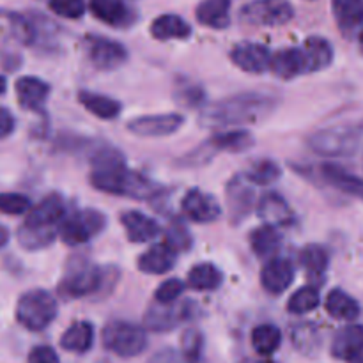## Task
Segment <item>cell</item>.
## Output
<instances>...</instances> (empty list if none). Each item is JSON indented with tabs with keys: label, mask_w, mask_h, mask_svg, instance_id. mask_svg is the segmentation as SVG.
I'll list each match as a JSON object with an SVG mask.
<instances>
[{
	"label": "cell",
	"mask_w": 363,
	"mask_h": 363,
	"mask_svg": "<svg viewBox=\"0 0 363 363\" xmlns=\"http://www.w3.org/2000/svg\"><path fill=\"white\" fill-rule=\"evenodd\" d=\"M279 106L275 96L262 92H241L206 106L201 123L206 128H229L255 124L272 116Z\"/></svg>",
	"instance_id": "obj_1"
},
{
	"label": "cell",
	"mask_w": 363,
	"mask_h": 363,
	"mask_svg": "<svg viewBox=\"0 0 363 363\" xmlns=\"http://www.w3.org/2000/svg\"><path fill=\"white\" fill-rule=\"evenodd\" d=\"M333 57H335V52H333L332 43L321 35H312L305 39L301 46H293V48L273 53L269 71L282 80H293L303 74L326 69L332 66Z\"/></svg>",
	"instance_id": "obj_2"
},
{
	"label": "cell",
	"mask_w": 363,
	"mask_h": 363,
	"mask_svg": "<svg viewBox=\"0 0 363 363\" xmlns=\"http://www.w3.org/2000/svg\"><path fill=\"white\" fill-rule=\"evenodd\" d=\"M89 181H91L92 188L103 191V194L119 195V197H128L133 199V201L155 199L162 190L155 181L147 179L142 174L133 172L126 165L105 170H92Z\"/></svg>",
	"instance_id": "obj_3"
},
{
	"label": "cell",
	"mask_w": 363,
	"mask_h": 363,
	"mask_svg": "<svg viewBox=\"0 0 363 363\" xmlns=\"http://www.w3.org/2000/svg\"><path fill=\"white\" fill-rule=\"evenodd\" d=\"M59 314L57 298L46 289H30L16 303V321L28 332H43Z\"/></svg>",
	"instance_id": "obj_4"
},
{
	"label": "cell",
	"mask_w": 363,
	"mask_h": 363,
	"mask_svg": "<svg viewBox=\"0 0 363 363\" xmlns=\"http://www.w3.org/2000/svg\"><path fill=\"white\" fill-rule=\"evenodd\" d=\"M363 131L358 126H330L314 131L307 144L315 155L328 158L353 156L362 144Z\"/></svg>",
	"instance_id": "obj_5"
},
{
	"label": "cell",
	"mask_w": 363,
	"mask_h": 363,
	"mask_svg": "<svg viewBox=\"0 0 363 363\" xmlns=\"http://www.w3.org/2000/svg\"><path fill=\"white\" fill-rule=\"evenodd\" d=\"M105 284V273L87 259H71L59 284V293L64 298L77 300L96 294Z\"/></svg>",
	"instance_id": "obj_6"
},
{
	"label": "cell",
	"mask_w": 363,
	"mask_h": 363,
	"mask_svg": "<svg viewBox=\"0 0 363 363\" xmlns=\"http://www.w3.org/2000/svg\"><path fill=\"white\" fill-rule=\"evenodd\" d=\"M103 347L121 358H133L147 347V333L142 326L126 321H112L103 328Z\"/></svg>",
	"instance_id": "obj_7"
},
{
	"label": "cell",
	"mask_w": 363,
	"mask_h": 363,
	"mask_svg": "<svg viewBox=\"0 0 363 363\" xmlns=\"http://www.w3.org/2000/svg\"><path fill=\"white\" fill-rule=\"evenodd\" d=\"M106 225V218L98 209H78L64 216L57 234L67 247H80L98 236Z\"/></svg>",
	"instance_id": "obj_8"
},
{
	"label": "cell",
	"mask_w": 363,
	"mask_h": 363,
	"mask_svg": "<svg viewBox=\"0 0 363 363\" xmlns=\"http://www.w3.org/2000/svg\"><path fill=\"white\" fill-rule=\"evenodd\" d=\"M289 0H252L240 11L241 21L255 27H280L293 20Z\"/></svg>",
	"instance_id": "obj_9"
},
{
	"label": "cell",
	"mask_w": 363,
	"mask_h": 363,
	"mask_svg": "<svg viewBox=\"0 0 363 363\" xmlns=\"http://www.w3.org/2000/svg\"><path fill=\"white\" fill-rule=\"evenodd\" d=\"M195 315V305L191 301H174V303H152L145 311V328L156 333H165L177 328L183 323L190 321Z\"/></svg>",
	"instance_id": "obj_10"
},
{
	"label": "cell",
	"mask_w": 363,
	"mask_h": 363,
	"mask_svg": "<svg viewBox=\"0 0 363 363\" xmlns=\"http://www.w3.org/2000/svg\"><path fill=\"white\" fill-rule=\"evenodd\" d=\"M225 208L229 222L240 225L255 208V188L243 174H236L225 186Z\"/></svg>",
	"instance_id": "obj_11"
},
{
	"label": "cell",
	"mask_w": 363,
	"mask_h": 363,
	"mask_svg": "<svg viewBox=\"0 0 363 363\" xmlns=\"http://www.w3.org/2000/svg\"><path fill=\"white\" fill-rule=\"evenodd\" d=\"M184 124V117L177 112L155 113V116L135 117L128 123V131L135 137L142 138H160L169 137L179 131Z\"/></svg>",
	"instance_id": "obj_12"
},
{
	"label": "cell",
	"mask_w": 363,
	"mask_h": 363,
	"mask_svg": "<svg viewBox=\"0 0 363 363\" xmlns=\"http://www.w3.org/2000/svg\"><path fill=\"white\" fill-rule=\"evenodd\" d=\"M272 57L273 53L269 52L268 46L261 45V43L243 41L238 43L230 50V60H233L234 66L250 74L268 73L269 67H272Z\"/></svg>",
	"instance_id": "obj_13"
},
{
	"label": "cell",
	"mask_w": 363,
	"mask_h": 363,
	"mask_svg": "<svg viewBox=\"0 0 363 363\" xmlns=\"http://www.w3.org/2000/svg\"><path fill=\"white\" fill-rule=\"evenodd\" d=\"M67 215L66 202L59 194H50L25 216L27 229H59V223Z\"/></svg>",
	"instance_id": "obj_14"
},
{
	"label": "cell",
	"mask_w": 363,
	"mask_h": 363,
	"mask_svg": "<svg viewBox=\"0 0 363 363\" xmlns=\"http://www.w3.org/2000/svg\"><path fill=\"white\" fill-rule=\"evenodd\" d=\"M181 209L191 222L197 223H211L222 216L220 202L211 194H206L199 188L184 194L183 201H181Z\"/></svg>",
	"instance_id": "obj_15"
},
{
	"label": "cell",
	"mask_w": 363,
	"mask_h": 363,
	"mask_svg": "<svg viewBox=\"0 0 363 363\" xmlns=\"http://www.w3.org/2000/svg\"><path fill=\"white\" fill-rule=\"evenodd\" d=\"M89 59L101 71H113L128 60V50L119 41L108 38L89 39Z\"/></svg>",
	"instance_id": "obj_16"
},
{
	"label": "cell",
	"mask_w": 363,
	"mask_h": 363,
	"mask_svg": "<svg viewBox=\"0 0 363 363\" xmlns=\"http://www.w3.org/2000/svg\"><path fill=\"white\" fill-rule=\"evenodd\" d=\"M294 280V266L289 259L272 257L261 269V286L269 294H282Z\"/></svg>",
	"instance_id": "obj_17"
},
{
	"label": "cell",
	"mask_w": 363,
	"mask_h": 363,
	"mask_svg": "<svg viewBox=\"0 0 363 363\" xmlns=\"http://www.w3.org/2000/svg\"><path fill=\"white\" fill-rule=\"evenodd\" d=\"M89 7L99 21L116 28L130 27L137 18L126 0H91Z\"/></svg>",
	"instance_id": "obj_18"
},
{
	"label": "cell",
	"mask_w": 363,
	"mask_h": 363,
	"mask_svg": "<svg viewBox=\"0 0 363 363\" xmlns=\"http://www.w3.org/2000/svg\"><path fill=\"white\" fill-rule=\"evenodd\" d=\"M35 39V28L30 21L14 11L0 9V41L32 45Z\"/></svg>",
	"instance_id": "obj_19"
},
{
	"label": "cell",
	"mask_w": 363,
	"mask_h": 363,
	"mask_svg": "<svg viewBox=\"0 0 363 363\" xmlns=\"http://www.w3.org/2000/svg\"><path fill=\"white\" fill-rule=\"evenodd\" d=\"M14 92L21 108L38 112L48 99L50 85L38 77H21L14 84Z\"/></svg>",
	"instance_id": "obj_20"
},
{
	"label": "cell",
	"mask_w": 363,
	"mask_h": 363,
	"mask_svg": "<svg viewBox=\"0 0 363 363\" xmlns=\"http://www.w3.org/2000/svg\"><path fill=\"white\" fill-rule=\"evenodd\" d=\"M177 252L167 243H156L138 257L137 266L145 275H165L176 266Z\"/></svg>",
	"instance_id": "obj_21"
},
{
	"label": "cell",
	"mask_w": 363,
	"mask_h": 363,
	"mask_svg": "<svg viewBox=\"0 0 363 363\" xmlns=\"http://www.w3.org/2000/svg\"><path fill=\"white\" fill-rule=\"evenodd\" d=\"M259 218L264 225H272L275 229L287 227L294 222V213L289 208L286 199L279 194H266L257 206Z\"/></svg>",
	"instance_id": "obj_22"
},
{
	"label": "cell",
	"mask_w": 363,
	"mask_h": 363,
	"mask_svg": "<svg viewBox=\"0 0 363 363\" xmlns=\"http://www.w3.org/2000/svg\"><path fill=\"white\" fill-rule=\"evenodd\" d=\"M126 236L131 243H147L160 234V225L151 216L140 211H126L121 215Z\"/></svg>",
	"instance_id": "obj_23"
},
{
	"label": "cell",
	"mask_w": 363,
	"mask_h": 363,
	"mask_svg": "<svg viewBox=\"0 0 363 363\" xmlns=\"http://www.w3.org/2000/svg\"><path fill=\"white\" fill-rule=\"evenodd\" d=\"M363 353V325H347L332 342L333 358L350 362Z\"/></svg>",
	"instance_id": "obj_24"
},
{
	"label": "cell",
	"mask_w": 363,
	"mask_h": 363,
	"mask_svg": "<svg viewBox=\"0 0 363 363\" xmlns=\"http://www.w3.org/2000/svg\"><path fill=\"white\" fill-rule=\"evenodd\" d=\"M332 11L344 34L363 30V0H332Z\"/></svg>",
	"instance_id": "obj_25"
},
{
	"label": "cell",
	"mask_w": 363,
	"mask_h": 363,
	"mask_svg": "<svg viewBox=\"0 0 363 363\" xmlns=\"http://www.w3.org/2000/svg\"><path fill=\"white\" fill-rule=\"evenodd\" d=\"M230 6L233 0H202L197 6L199 23L209 28H227L230 23Z\"/></svg>",
	"instance_id": "obj_26"
},
{
	"label": "cell",
	"mask_w": 363,
	"mask_h": 363,
	"mask_svg": "<svg viewBox=\"0 0 363 363\" xmlns=\"http://www.w3.org/2000/svg\"><path fill=\"white\" fill-rule=\"evenodd\" d=\"M321 176L325 177L326 183L330 186L337 188L339 191H344L347 195H353L363 201V179H360L354 174L347 172L342 167L332 165V163H326L321 167Z\"/></svg>",
	"instance_id": "obj_27"
},
{
	"label": "cell",
	"mask_w": 363,
	"mask_h": 363,
	"mask_svg": "<svg viewBox=\"0 0 363 363\" xmlns=\"http://www.w3.org/2000/svg\"><path fill=\"white\" fill-rule=\"evenodd\" d=\"M78 101L84 105V108L87 112H91L92 116L103 121L116 119V117H119L121 110H123V106H121V103L117 99L92 91L78 92Z\"/></svg>",
	"instance_id": "obj_28"
},
{
	"label": "cell",
	"mask_w": 363,
	"mask_h": 363,
	"mask_svg": "<svg viewBox=\"0 0 363 363\" xmlns=\"http://www.w3.org/2000/svg\"><path fill=\"white\" fill-rule=\"evenodd\" d=\"M325 307L326 312H328L333 319H337V321L351 323L354 321L362 312L360 303H358L351 294H347L346 291L342 289L330 291V294L326 296Z\"/></svg>",
	"instance_id": "obj_29"
},
{
	"label": "cell",
	"mask_w": 363,
	"mask_h": 363,
	"mask_svg": "<svg viewBox=\"0 0 363 363\" xmlns=\"http://www.w3.org/2000/svg\"><path fill=\"white\" fill-rule=\"evenodd\" d=\"M151 35L160 41L188 39L191 35V27L184 18L177 14H162L151 23Z\"/></svg>",
	"instance_id": "obj_30"
},
{
	"label": "cell",
	"mask_w": 363,
	"mask_h": 363,
	"mask_svg": "<svg viewBox=\"0 0 363 363\" xmlns=\"http://www.w3.org/2000/svg\"><path fill=\"white\" fill-rule=\"evenodd\" d=\"M94 344V328L89 321H78L60 337V347L69 353H87Z\"/></svg>",
	"instance_id": "obj_31"
},
{
	"label": "cell",
	"mask_w": 363,
	"mask_h": 363,
	"mask_svg": "<svg viewBox=\"0 0 363 363\" xmlns=\"http://www.w3.org/2000/svg\"><path fill=\"white\" fill-rule=\"evenodd\" d=\"M208 142L215 149V152H241L247 151V149H250L254 145V137H252V133L248 130L236 128V130L222 131V133L213 135V137L208 138Z\"/></svg>",
	"instance_id": "obj_32"
},
{
	"label": "cell",
	"mask_w": 363,
	"mask_h": 363,
	"mask_svg": "<svg viewBox=\"0 0 363 363\" xmlns=\"http://www.w3.org/2000/svg\"><path fill=\"white\" fill-rule=\"evenodd\" d=\"M282 238L279 229L272 225H261L250 233V247L254 254L261 259H272L280 248Z\"/></svg>",
	"instance_id": "obj_33"
},
{
	"label": "cell",
	"mask_w": 363,
	"mask_h": 363,
	"mask_svg": "<svg viewBox=\"0 0 363 363\" xmlns=\"http://www.w3.org/2000/svg\"><path fill=\"white\" fill-rule=\"evenodd\" d=\"M223 273L211 262L194 266L188 273L186 286L195 291H215L222 286Z\"/></svg>",
	"instance_id": "obj_34"
},
{
	"label": "cell",
	"mask_w": 363,
	"mask_h": 363,
	"mask_svg": "<svg viewBox=\"0 0 363 363\" xmlns=\"http://www.w3.org/2000/svg\"><path fill=\"white\" fill-rule=\"evenodd\" d=\"M282 333L275 325H259L252 332V347L261 357H269L279 350Z\"/></svg>",
	"instance_id": "obj_35"
},
{
	"label": "cell",
	"mask_w": 363,
	"mask_h": 363,
	"mask_svg": "<svg viewBox=\"0 0 363 363\" xmlns=\"http://www.w3.org/2000/svg\"><path fill=\"white\" fill-rule=\"evenodd\" d=\"M293 346L303 354H315L321 347V333L312 323H300L291 332Z\"/></svg>",
	"instance_id": "obj_36"
},
{
	"label": "cell",
	"mask_w": 363,
	"mask_h": 363,
	"mask_svg": "<svg viewBox=\"0 0 363 363\" xmlns=\"http://www.w3.org/2000/svg\"><path fill=\"white\" fill-rule=\"evenodd\" d=\"M300 262L311 277H323L328 269V250L321 245H307L300 254Z\"/></svg>",
	"instance_id": "obj_37"
},
{
	"label": "cell",
	"mask_w": 363,
	"mask_h": 363,
	"mask_svg": "<svg viewBox=\"0 0 363 363\" xmlns=\"http://www.w3.org/2000/svg\"><path fill=\"white\" fill-rule=\"evenodd\" d=\"M252 184H259V186H266V184H272L282 176V169H280L279 163H275L273 160H259L254 162L247 169V172L243 174Z\"/></svg>",
	"instance_id": "obj_38"
},
{
	"label": "cell",
	"mask_w": 363,
	"mask_h": 363,
	"mask_svg": "<svg viewBox=\"0 0 363 363\" xmlns=\"http://www.w3.org/2000/svg\"><path fill=\"white\" fill-rule=\"evenodd\" d=\"M57 238V229H27L21 225L18 229V243L25 250H43L52 245Z\"/></svg>",
	"instance_id": "obj_39"
},
{
	"label": "cell",
	"mask_w": 363,
	"mask_h": 363,
	"mask_svg": "<svg viewBox=\"0 0 363 363\" xmlns=\"http://www.w3.org/2000/svg\"><path fill=\"white\" fill-rule=\"evenodd\" d=\"M321 303V296H319V291L312 286L300 287L293 296L287 301V311L291 314H308L314 308L319 307Z\"/></svg>",
	"instance_id": "obj_40"
},
{
	"label": "cell",
	"mask_w": 363,
	"mask_h": 363,
	"mask_svg": "<svg viewBox=\"0 0 363 363\" xmlns=\"http://www.w3.org/2000/svg\"><path fill=\"white\" fill-rule=\"evenodd\" d=\"M174 99L186 108H199L206 103V92L194 82H179L174 91Z\"/></svg>",
	"instance_id": "obj_41"
},
{
	"label": "cell",
	"mask_w": 363,
	"mask_h": 363,
	"mask_svg": "<svg viewBox=\"0 0 363 363\" xmlns=\"http://www.w3.org/2000/svg\"><path fill=\"white\" fill-rule=\"evenodd\" d=\"M204 350V335L197 328H190L181 337V351L186 363H197Z\"/></svg>",
	"instance_id": "obj_42"
},
{
	"label": "cell",
	"mask_w": 363,
	"mask_h": 363,
	"mask_svg": "<svg viewBox=\"0 0 363 363\" xmlns=\"http://www.w3.org/2000/svg\"><path fill=\"white\" fill-rule=\"evenodd\" d=\"M32 209V202L27 195L14 194V191H6L0 194V213L9 216L27 215Z\"/></svg>",
	"instance_id": "obj_43"
},
{
	"label": "cell",
	"mask_w": 363,
	"mask_h": 363,
	"mask_svg": "<svg viewBox=\"0 0 363 363\" xmlns=\"http://www.w3.org/2000/svg\"><path fill=\"white\" fill-rule=\"evenodd\" d=\"M216 156L215 149L209 145V142H202L201 145H197L195 149H191L190 152L183 156V158L177 160V165L183 167V169H199V167H204L211 162Z\"/></svg>",
	"instance_id": "obj_44"
},
{
	"label": "cell",
	"mask_w": 363,
	"mask_h": 363,
	"mask_svg": "<svg viewBox=\"0 0 363 363\" xmlns=\"http://www.w3.org/2000/svg\"><path fill=\"white\" fill-rule=\"evenodd\" d=\"M165 243L169 245L174 252H177V254H179V252H188L191 248V243H194L191 234L188 233V229L184 227L183 222L170 223V227L165 233Z\"/></svg>",
	"instance_id": "obj_45"
},
{
	"label": "cell",
	"mask_w": 363,
	"mask_h": 363,
	"mask_svg": "<svg viewBox=\"0 0 363 363\" xmlns=\"http://www.w3.org/2000/svg\"><path fill=\"white\" fill-rule=\"evenodd\" d=\"M184 289H186V284L179 279H169L165 282H162L158 286L155 293V301L156 303H174V301L179 300L183 296Z\"/></svg>",
	"instance_id": "obj_46"
},
{
	"label": "cell",
	"mask_w": 363,
	"mask_h": 363,
	"mask_svg": "<svg viewBox=\"0 0 363 363\" xmlns=\"http://www.w3.org/2000/svg\"><path fill=\"white\" fill-rule=\"evenodd\" d=\"M50 9L57 16L67 18V20H78L85 14V0H50Z\"/></svg>",
	"instance_id": "obj_47"
},
{
	"label": "cell",
	"mask_w": 363,
	"mask_h": 363,
	"mask_svg": "<svg viewBox=\"0 0 363 363\" xmlns=\"http://www.w3.org/2000/svg\"><path fill=\"white\" fill-rule=\"evenodd\" d=\"M27 363H60L59 354L50 346H35L28 353Z\"/></svg>",
	"instance_id": "obj_48"
},
{
	"label": "cell",
	"mask_w": 363,
	"mask_h": 363,
	"mask_svg": "<svg viewBox=\"0 0 363 363\" xmlns=\"http://www.w3.org/2000/svg\"><path fill=\"white\" fill-rule=\"evenodd\" d=\"M145 363H186L183 354L176 350H162L152 354Z\"/></svg>",
	"instance_id": "obj_49"
},
{
	"label": "cell",
	"mask_w": 363,
	"mask_h": 363,
	"mask_svg": "<svg viewBox=\"0 0 363 363\" xmlns=\"http://www.w3.org/2000/svg\"><path fill=\"white\" fill-rule=\"evenodd\" d=\"M16 128V119H14L13 113L6 108V106H0V140L7 138Z\"/></svg>",
	"instance_id": "obj_50"
},
{
	"label": "cell",
	"mask_w": 363,
	"mask_h": 363,
	"mask_svg": "<svg viewBox=\"0 0 363 363\" xmlns=\"http://www.w3.org/2000/svg\"><path fill=\"white\" fill-rule=\"evenodd\" d=\"M9 243V230L4 225H0V248H4Z\"/></svg>",
	"instance_id": "obj_51"
},
{
	"label": "cell",
	"mask_w": 363,
	"mask_h": 363,
	"mask_svg": "<svg viewBox=\"0 0 363 363\" xmlns=\"http://www.w3.org/2000/svg\"><path fill=\"white\" fill-rule=\"evenodd\" d=\"M6 89H7V80L2 77V74H0V94H4V92H6Z\"/></svg>",
	"instance_id": "obj_52"
},
{
	"label": "cell",
	"mask_w": 363,
	"mask_h": 363,
	"mask_svg": "<svg viewBox=\"0 0 363 363\" xmlns=\"http://www.w3.org/2000/svg\"><path fill=\"white\" fill-rule=\"evenodd\" d=\"M350 363H363V353L358 354V357L353 358V360H350Z\"/></svg>",
	"instance_id": "obj_53"
},
{
	"label": "cell",
	"mask_w": 363,
	"mask_h": 363,
	"mask_svg": "<svg viewBox=\"0 0 363 363\" xmlns=\"http://www.w3.org/2000/svg\"><path fill=\"white\" fill-rule=\"evenodd\" d=\"M358 45H360V52L363 53V30L360 32V35H358Z\"/></svg>",
	"instance_id": "obj_54"
},
{
	"label": "cell",
	"mask_w": 363,
	"mask_h": 363,
	"mask_svg": "<svg viewBox=\"0 0 363 363\" xmlns=\"http://www.w3.org/2000/svg\"><path fill=\"white\" fill-rule=\"evenodd\" d=\"M261 363H273V362H269V360H264V362H261Z\"/></svg>",
	"instance_id": "obj_55"
}]
</instances>
